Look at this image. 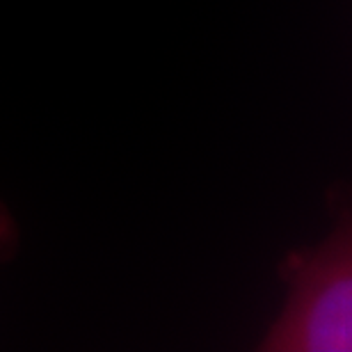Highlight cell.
<instances>
[{"instance_id":"obj_2","label":"cell","mask_w":352,"mask_h":352,"mask_svg":"<svg viewBox=\"0 0 352 352\" xmlns=\"http://www.w3.org/2000/svg\"><path fill=\"white\" fill-rule=\"evenodd\" d=\"M21 245V229L10 206L0 199V263H7L16 256Z\"/></svg>"},{"instance_id":"obj_1","label":"cell","mask_w":352,"mask_h":352,"mask_svg":"<svg viewBox=\"0 0 352 352\" xmlns=\"http://www.w3.org/2000/svg\"><path fill=\"white\" fill-rule=\"evenodd\" d=\"M332 231L311 248L286 252L277 265L286 300L258 352L352 350V195L348 181L327 188Z\"/></svg>"}]
</instances>
